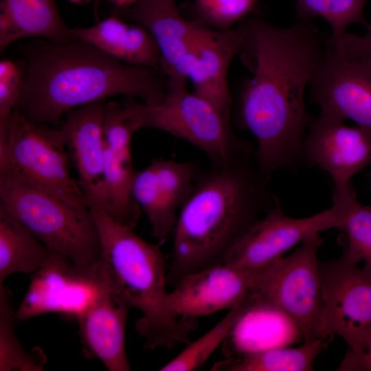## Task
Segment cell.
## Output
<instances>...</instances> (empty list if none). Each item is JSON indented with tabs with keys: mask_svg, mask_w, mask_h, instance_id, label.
<instances>
[{
	"mask_svg": "<svg viewBox=\"0 0 371 371\" xmlns=\"http://www.w3.org/2000/svg\"><path fill=\"white\" fill-rule=\"evenodd\" d=\"M325 339L303 342L297 348H276L216 363L212 370L310 371L324 348Z\"/></svg>",
	"mask_w": 371,
	"mask_h": 371,
	"instance_id": "cell-24",
	"label": "cell"
},
{
	"mask_svg": "<svg viewBox=\"0 0 371 371\" xmlns=\"http://www.w3.org/2000/svg\"><path fill=\"white\" fill-rule=\"evenodd\" d=\"M71 32L74 40L87 43L125 63L160 69V53L150 32L137 23L124 22L117 13L93 26L72 28Z\"/></svg>",
	"mask_w": 371,
	"mask_h": 371,
	"instance_id": "cell-20",
	"label": "cell"
},
{
	"mask_svg": "<svg viewBox=\"0 0 371 371\" xmlns=\"http://www.w3.org/2000/svg\"><path fill=\"white\" fill-rule=\"evenodd\" d=\"M323 297L321 338L341 337L348 352L345 365L360 356L371 339V278L358 262L342 253L336 260L319 261Z\"/></svg>",
	"mask_w": 371,
	"mask_h": 371,
	"instance_id": "cell-9",
	"label": "cell"
},
{
	"mask_svg": "<svg viewBox=\"0 0 371 371\" xmlns=\"http://www.w3.org/2000/svg\"><path fill=\"white\" fill-rule=\"evenodd\" d=\"M309 85L321 113L371 130L370 62L349 60L326 41Z\"/></svg>",
	"mask_w": 371,
	"mask_h": 371,
	"instance_id": "cell-11",
	"label": "cell"
},
{
	"mask_svg": "<svg viewBox=\"0 0 371 371\" xmlns=\"http://www.w3.org/2000/svg\"><path fill=\"white\" fill-rule=\"evenodd\" d=\"M130 307L100 283L94 295L76 315L82 353L98 359L109 371H128L125 332Z\"/></svg>",
	"mask_w": 371,
	"mask_h": 371,
	"instance_id": "cell-17",
	"label": "cell"
},
{
	"mask_svg": "<svg viewBox=\"0 0 371 371\" xmlns=\"http://www.w3.org/2000/svg\"><path fill=\"white\" fill-rule=\"evenodd\" d=\"M319 234L302 242L291 254L254 269L250 291L284 311L297 324L303 342L321 338L323 297L317 251Z\"/></svg>",
	"mask_w": 371,
	"mask_h": 371,
	"instance_id": "cell-8",
	"label": "cell"
},
{
	"mask_svg": "<svg viewBox=\"0 0 371 371\" xmlns=\"http://www.w3.org/2000/svg\"><path fill=\"white\" fill-rule=\"evenodd\" d=\"M193 58L188 74L194 91L230 119L232 98L228 71L234 58L243 51L247 37L246 23L218 30L198 21Z\"/></svg>",
	"mask_w": 371,
	"mask_h": 371,
	"instance_id": "cell-16",
	"label": "cell"
},
{
	"mask_svg": "<svg viewBox=\"0 0 371 371\" xmlns=\"http://www.w3.org/2000/svg\"><path fill=\"white\" fill-rule=\"evenodd\" d=\"M366 0H296L297 19L311 21L319 17L326 21L331 27L332 34L327 41L339 45L347 27L355 23L368 27L363 16Z\"/></svg>",
	"mask_w": 371,
	"mask_h": 371,
	"instance_id": "cell-25",
	"label": "cell"
},
{
	"mask_svg": "<svg viewBox=\"0 0 371 371\" xmlns=\"http://www.w3.org/2000/svg\"><path fill=\"white\" fill-rule=\"evenodd\" d=\"M196 171L194 162L157 159L135 173L133 196L161 243L173 232L177 212L192 192Z\"/></svg>",
	"mask_w": 371,
	"mask_h": 371,
	"instance_id": "cell-13",
	"label": "cell"
},
{
	"mask_svg": "<svg viewBox=\"0 0 371 371\" xmlns=\"http://www.w3.org/2000/svg\"><path fill=\"white\" fill-rule=\"evenodd\" d=\"M345 122L320 113L311 119L302 143V159L326 171L333 187L351 183L357 173L371 164V130Z\"/></svg>",
	"mask_w": 371,
	"mask_h": 371,
	"instance_id": "cell-12",
	"label": "cell"
},
{
	"mask_svg": "<svg viewBox=\"0 0 371 371\" xmlns=\"http://www.w3.org/2000/svg\"><path fill=\"white\" fill-rule=\"evenodd\" d=\"M270 179L254 153L196 171L172 232L168 284L174 286L185 275L223 263L236 242L280 203Z\"/></svg>",
	"mask_w": 371,
	"mask_h": 371,
	"instance_id": "cell-2",
	"label": "cell"
},
{
	"mask_svg": "<svg viewBox=\"0 0 371 371\" xmlns=\"http://www.w3.org/2000/svg\"><path fill=\"white\" fill-rule=\"evenodd\" d=\"M14 320L11 293L3 285L0 286V371L42 370L45 356L37 348L30 352L23 348L14 333Z\"/></svg>",
	"mask_w": 371,
	"mask_h": 371,
	"instance_id": "cell-26",
	"label": "cell"
},
{
	"mask_svg": "<svg viewBox=\"0 0 371 371\" xmlns=\"http://www.w3.org/2000/svg\"><path fill=\"white\" fill-rule=\"evenodd\" d=\"M341 220V209L336 203L306 218L286 215L278 203L236 242L222 264L247 269L262 268L282 257L306 238L327 229H337Z\"/></svg>",
	"mask_w": 371,
	"mask_h": 371,
	"instance_id": "cell-10",
	"label": "cell"
},
{
	"mask_svg": "<svg viewBox=\"0 0 371 371\" xmlns=\"http://www.w3.org/2000/svg\"><path fill=\"white\" fill-rule=\"evenodd\" d=\"M63 133L12 112L5 145L0 149V175H5L76 207H89L71 175Z\"/></svg>",
	"mask_w": 371,
	"mask_h": 371,
	"instance_id": "cell-6",
	"label": "cell"
},
{
	"mask_svg": "<svg viewBox=\"0 0 371 371\" xmlns=\"http://www.w3.org/2000/svg\"><path fill=\"white\" fill-rule=\"evenodd\" d=\"M25 76V63L10 59L1 60L0 149L5 145L10 119L22 95Z\"/></svg>",
	"mask_w": 371,
	"mask_h": 371,
	"instance_id": "cell-28",
	"label": "cell"
},
{
	"mask_svg": "<svg viewBox=\"0 0 371 371\" xmlns=\"http://www.w3.org/2000/svg\"><path fill=\"white\" fill-rule=\"evenodd\" d=\"M90 210L100 241L99 282L142 313L135 329L144 348L170 349L177 343L189 344V331L195 323L178 319L169 307L168 272L159 245L144 240L104 212Z\"/></svg>",
	"mask_w": 371,
	"mask_h": 371,
	"instance_id": "cell-4",
	"label": "cell"
},
{
	"mask_svg": "<svg viewBox=\"0 0 371 371\" xmlns=\"http://www.w3.org/2000/svg\"><path fill=\"white\" fill-rule=\"evenodd\" d=\"M245 23L247 37L241 54L252 76L238 97L237 122L254 136L256 164L271 176L280 169H294L302 161L312 119L304 93L323 58L326 40L308 21L297 19L286 28L259 19Z\"/></svg>",
	"mask_w": 371,
	"mask_h": 371,
	"instance_id": "cell-1",
	"label": "cell"
},
{
	"mask_svg": "<svg viewBox=\"0 0 371 371\" xmlns=\"http://www.w3.org/2000/svg\"><path fill=\"white\" fill-rule=\"evenodd\" d=\"M363 35L348 33L341 43L334 46L345 58L351 60H365L371 63V25Z\"/></svg>",
	"mask_w": 371,
	"mask_h": 371,
	"instance_id": "cell-30",
	"label": "cell"
},
{
	"mask_svg": "<svg viewBox=\"0 0 371 371\" xmlns=\"http://www.w3.org/2000/svg\"><path fill=\"white\" fill-rule=\"evenodd\" d=\"M106 99L69 111L61 130L78 181L90 209L106 210L104 180V115Z\"/></svg>",
	"mask_w": 371,
	"mask_h": 371,
	"instance_id": "cell-14",
	"label": "cell"
},
{
	"mask_svg": "<svg viewBox=\"0 0 371 371\" xmlns=\"http://www.w3.org/2000/svg\"><path fill=\"white\" fill-rule=\"evenodd\" d=\"M71 2L76 4H85L92 1L98 2L100 0H69Z\"/></svg>",
	"mask_w": 371,
	"mask_h": 371,
	"instance_id": "cell-34",
	"label": "cell"
},
{
	"mask_svg": "<svg viewBox=\"0 0 371 371\" xmlns=\"http://www.w3.org/2000/svg\"><path fill=\"white\" fill-rule=\"evenodd\" d=\"M244 301L229 312L212 328L187 347L171 361L163 366L161 371H190L200 368L221 345L242 313Z\"/></svg>",
	"mask_w": 371,
	"mask_h": 371,
	"instance_id": "cell-27",
	"label": "cell"
},
{
	"mask_svg": "<svg viewBox=\"0 0 371 371\" xmlns=\"http://www.w3.org/2000/svg\"><path fill=\"white\" fill-rule=\"evenodd\" d=\"M23 52L26 76L14 109L34 122L56 124L69 111L115 95L154 104L166 93L159 71L125 63L83 41L43 39Z\"/></svg>",
	"mask_w": 371,
	"mask_h": 371,
	"instance_id": "cell-3",
	"label": "cell"
},
{
	"mask_svg": "<svg viewBox=\"0 0 371 371\" xmlns=\"http://www.w3.org/2000/svg\"><path fill=\"white\" fill-rule=\"evenodd\" d=\"M0 205L76 268L90 270L98 263L99 232L89 207L73 206L5 175H0Z\"/></svg>",
	"mask_w": 371,
	"mask_h": 371,
	"instance_id": "cell-5",
	"label": "cell"
},
{
	"mask_svg": "<svg viewBox=\"0 0 371 371\" xmlns=\"http://www.w3.org/2000/svg\"><path fill=\"white\" fill-rule=\"evenodd\" d=\"M258 0H194L196 21L218 30L233 27L254 8Z\"/></svg>",
	"mask_w": 371,
	"mask_h": 371,
	"instance_id": "cell-29",
	"label": "cell"
},
{
	"mask_svg": "<svg viewBox=\"0 0 371 371\" xmlns=\"http://www.w3.org/2000/svg\"><path fill=\"white\" fill-rule=\"evenodd\" d=\"M299 341H302V335L291 317L249 291L242 313L222 344L223 352L225 359H234Z\"/></svg>",
	"mask_w": 371,
	"mask_h": 371,
	"instance_id": "cell-19",
	"label": "cell"
},
{
	"mask_svg": "<svg viewBox=\"0 0 371 371\" xmlns=\"http://www.w3.org/2000/svg\"><path fill=\"white\" fill-rule=\"evenodd\" d=\"M111 1H113L115 4H116V5L119 8L126 9L134 5L139 0H111Z\"/></svg>",
	"mask_w": 371,
	"mask_h": 371,
	"instance_id": "cell-32",
	"label": "cell"
},
{
	"mask_svg": "<svg viewBox=\"0 0 371 371\" xmlns=\"http://www.w3.org/2000/svg\"><path fill=\"white\" fill-rule=\"evenodd\" d=\"M254 270L220 264L185 275L168 292L169 307L186 319L236 308L250 291Z\"/></svg>",
	"mask_w": 371,
	"mask_h": 371,
	"instance_id": "cell-15",
	"label": "cell"
},
{
	"mask_svg": "<svg viewBox=\"0 0 371 371\" xmlns=\"http://www.w3.org/2000/svg\"><path fill=\"white\" fill-rule=\"evenodd\" d=\"M333 202L341 209L337 228L342 232L343 253L358 263L363 261L364 273L371 278V205L361 204L351 183L333 187Z\"/></svg>",
	"mask_w": 371,
	"mask_h": 371,
	"instance_id": "cell-23",
	"label": "cell"
},
{
	"mask_svg": "<svg viewBox=\"0 0 371 371\" xmlns=\"http://www.w3.org/2000/svg\"><path fill=\"white\" fill-rule=\"evenodd\" d=\"M117 12L124 13L152 35L160 53L159 71L164 76L188 80L198 21L186 20L177 8L163 6L154 0H139Z\"/></svg>",
	"mask_w": 371,
	"mask_h": 371,
	"instance_id": "cell-18",
	"label": "cell"
},
{
	"mask_svg": "<svg viewBox=\"0 0 371 371\" xmlns=\"http://www.w3.org/2000/svg\"><path fill=\"white\" fill-rule=\"evenodd\" d=\"M52 255L20 221L0 205V286L14 273H35Z\"/></svg>",
	"mask_w": 371,
	"mask_h": 371,
	"instance_id": "cell-22",
	"label": "cell"
},
{
	"mask_svg": "<svg viewBox=\"0 0 371 371\" xmlns=\"http://www.w3.org/2000/svg\"><path fill=\"white\" fill-rule=\"evenodd\" d=\"M0 51L27 37L56 43L75 41L55 0H1Z\"/></svg>",
	"mask_w": 371,
	"mask_h": 371,
	"instance_id": "cell-21",
	"label": "cell"
},
{
	"mask_svg": "<svg viewBox=\"0 0 371 371\" xmlns=\"http://www.w3.org/2000/svg\"><path fill=\"white\" fill-rule=\"evenodd\" d=\"M157 3L172 9L177 8L175 0H154Z\"/></svg>",
	"mask_w": 371,
	"mask_h": 371,
	"instance_id": "cell-33",
	"label": "cell"
},
{
	"mask_svg": "<svg viewBox=\"0 0 371 371\" xmlns=\"http://www.w3.org/2000/svg\"><path fill=\"white\" fill-rule=\"evenodd\" d=\"M186 82L181 77L167 78L163 100L154 104L144 103L143 128L160 130L193 144L214 166L254 153L246 141L234 135L230 119L206 99L190 92Z\"/></svg>",
	"mask_w": 371,
	"mask_h": 371,
	"instance_id": "cell-7",
	"label": "cell"
},
{
	"mask_svg": "<svg viewBox=\"0 0 371 371\" xmlns=\"http://www.w3.org/2000/svg\"><path fill=\"white\" fill-rule=\"evenodd\" d=\"M370 186H371V171H370Z\"/></svg>",
	"mask_w": 371,
	"mask_h": 371,
	"instance_id": "cell-35",
	"label": "cell"
},
{
	"mask_svg": "<svg viewBox=\"0 0 371 371\" xmlns=\"http://www.w3.org/2000/svg\"><path fill=\"white\" fill-rule=\"evenodd\" d=\"M338 370L371 371V339L360 356L345 365L340 366Z\"/></svg>",
	"mask_w": 371,
	"mask_h": 371,
	"instance_id": "cell-31",
	"label": "cell"
}]
</instances>
